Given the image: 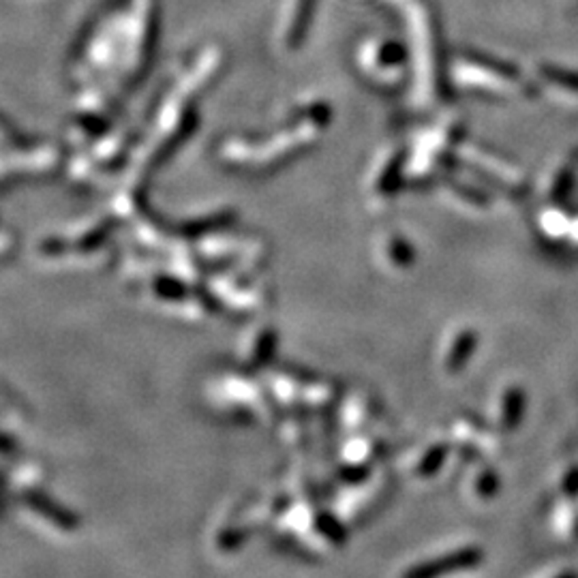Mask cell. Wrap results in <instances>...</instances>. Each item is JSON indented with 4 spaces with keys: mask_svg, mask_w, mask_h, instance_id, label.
Returning a JSON list of instances; mask_svg holds the SVG:
<instances>
[{
    "mask_svg": "<svg viewBox=\"0 0 578 578\" xmlns=\"http://www.w3.org/2000/svg\"><path fill=\"white\" fill-rule=\"evenodd\" d=\"M478 561V553L476 550H459V553L448 555V559L444 561H429V564H420L416 567L407 572L405 578H439L444 576L446 572H454V570H462V567L474 566Z\"/></svg>",
    "mask_w": 578,
    "mask_h": 578,
    "instance_id": "cell-1",
    "label": "cell"
},
{
    "mask_svg": "<svg viewBox=\"0 0 578 578\" xmlns=\"http://www.w3.org/2000/svg\"><path fill=\"white\" fill-rule=\"evenodd\" d=\"M564 578H574V576H572V574H570V576H564Z\"/></svg>",
    "mask_w": 578,
    "mask_h": 578,
    "instance_id": "cell-2",
    "label": "cell"
}]
</instances>
